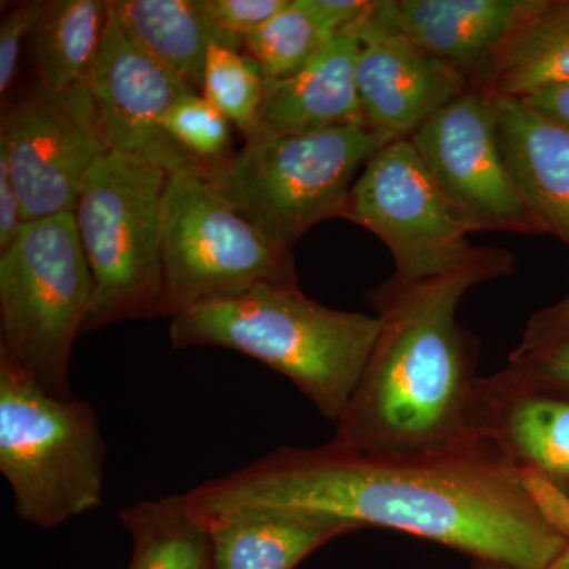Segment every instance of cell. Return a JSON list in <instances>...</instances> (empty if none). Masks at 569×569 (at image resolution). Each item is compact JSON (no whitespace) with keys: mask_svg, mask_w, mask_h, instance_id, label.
Here are the masks:
<instances>
[{"mask_svg":"<svg viewBox=\"0 0 569 569\" xmlns=\"http://www.w3.org/2000/svg\"><path fill=\"white\" fill-rule=\"evenodd\" d=\"M204 529L241 512H280L413 535L511 569H548L569 542L518 471L477 437L425 452L283 447L187 492Z\"/></svg>","mask_w":569,"mask_h":569,"instance_id":"cell-1","label":"cell"},{"mask_svg":"<svg viewBox=\"0 0 569 569\" xmlns=\"http://www.w3.org/2000/svg\"><path fill=\"white\" fill-rule=\"evenodd\" d=\"M516 258L475 247L463 263L432 279L392 276L367 295L380 335L331 443L365 452H425L477 440L471 429L478 342L458 321L463 296L512 274Z\"/></svg>","mask_w":569,"mask_h":569,"instance_id":"cell-2","label":"cell"},{"mask_svg":"<svg viewBox=\"0 0 569 569\" xmlns=\"http://www.w3.org/2000/svg\"><path fill=\"white\" fill-rule=\"evenodd\" d=\"M380 318L331 309L298 283L261 284L233 301L171 318L173 348L222 347L271 367L339 421L380 335Z\"/></svg>","mask_w":569,"mask_h":569,"instance_id":"cell-3","label":"cell"},{"mask_svg":"<svg viewBox=\"0 0 569 569\" xmlns=\"http://www.w3.org/2000/svg\"><path fill=\"white\" fill-rule=\"evenodd\" d=\"M366 122L302 134H257L204 179L284 250L318 223L342 217L359 171L383 146Z\"/></svg>","mask_w":569,"mask_h":569,"instance_id":"cell-4","label":"cell"},{"mask_svg":"<svg viewBox=\"0 0 569 569\" xmlns=\"http://www.w3.org/2000/svg\"><path fill=\"white\" fill-rule=\"evenodd\" d=\"M74 213L22 224L0 252V365L58 399H74L70 359L92 301Z\"/></svg>","mask_w":569,"mask_h":569,"instance_id":"cell-5","label":"cell"},{"mask_svg":"<svg viewBox=\"0 0 569 569\" xmlns=\"http://www.w3.org/2000/svg\"><path fill=\"white\" fill-rule=\"evenodd\" d=\"M168 173L110 151L86 176L74 220L93 291L84 332L164 317L162 208Z\"/></svg>","mask_w":569,"mask_h":569,"instance_id":"cell-6","label":"cell"},{"mask_svg":"<svg viewBox=\"0 0 569 569\" xmlns=\"http://www.w3.org/2000/svg\"><path fill=\"white\" fill-rule=\"evenodd\" d=\"M104 459L91 403L47 395L0 365V471L18 518L54 529L99 507Z\"/></svg>","mask_w":569,"mask_h":569,"instance_id":"cell-7","label":"cell"},{"mask_svg":"<svg viewBox=\"0 0 569 569\" xmlns=\"http://www.w3.org/2000/svg\"><path fill=\"white\" fill-rule=\"evenodd\" d=\"M164 317L298 283L295 258L193 171L168 174L162 208Z\"/></svg>","mask_w":569,"mask_h":569,"instance_id":"cell-8","label":"cell"},{"mask_svg":"<svg viewBox=\"0 0 569 569\" xmlns=\"http://www.w3.org/2000/svg\"><path fill=\"white\" fill-rule=\"evenodd\" d=\"M408 140L468 233L542 234L509 173L490 89L471 84Z\"/></svg>","mask_w":569,"mask_h":569,"instance_id":"cell-9","label":"cell"},{"mask_svg":"<svg viewBox=\"0 0 569 569\" xmlns=\"http://www.w3.org/2000/svg\"><path fill=\"white\" fill-rule=\"evenodd\" d=\"M342 219L378 236L395 276L410 282L445 274L475 250L410 140L388 142L367 162Z\"/></svg>","mask_w":569,"mask_h":569,"instance_id":"cell-10","label":"cell"},{"mask_svg":"<svg viewBox=\"0 0 569 569\" xmlns=\"http://www.w3.org/2000/svg\"><path fill=\"white\" fill-rule=\"evenodd\" d=\"M0 152L9 160L24 223L74 213L86 176L110 152L88 80L62 92L40 86L7 111Z\"/></svg>","mask_w":569,"mask_h":569,"instance_id":"cell-11","label":"cell"},{"mask_svg":"<svg viewBox=\"0 0 569 569\" xmlns=\"http://www.w3.org/2000/svg\"><path fill=\"white\" fill-rule=\"evenodd\" d=\"M86 80L110 151L168 174L193 171L204 178L208 168L183 152L162 126L171 104L192 89L127 36L110 2L102 41Z\"/></svg>","mask_w":569,"mask_h":569,"instance_id":"cell-12","label":"cell"},{"mask_svg":"<svg viewBox=\"0 0 569 569\" xmlns=\"http://www.w3.org/2000/svg\"><path fill=\"white\" fill-rule=\"evenodd\" d=\"M356 84L367 126L387 144L408 140L471 86L451 63L373 13L359 31Z\"/></svg>","mask_w":569,"mask_h":569,"instance_id":"cell-13","label":"cell"},{"mask_svg":"<svg viewBox=\"0 0 569 569\" xmlns=\"http://www.w3.org/2000/svg\"><path fill=\"white\" fill-rule=\"evenodd\" d=\"M471 429L526 482L569 497V395L515 370L479 377Z\"/></svg>","mask_w":569,"mask_h":569,"instance_id":"cell-14","label":"cell"},{"mask_svg":"<svg viewBox=\"0 0 569 569\" xmlns=\"http://www.w3.org/2000/svg\"><path fill=\"white\" fill-rule=\"evenodd\" d=\"M546 0H381L373 18L492 91L505 50Z\"/></svg>","mask_w":569,"mask_h":569,"instance_id":"cell-15","label":"cell"},{"mask_svg":"<svg viewBox=\"0 0 569 569\" xmlns=\"http://www.w3.org/2000/svg\"><path fill=\"white\" fill-rule=\"evenodd\" d=\"M497 122L509 173L542 234L556 236L569 249V127L500 96Z\"/></svg>","mask_w":569,"mask_h":569,"instance_id":"cell-16","label":"cell"},{"mask_svg":"<svg viewBox=\"0 0 569 569\" xmlns=\"http://www.w3.org/2000/svg\"><path fill=\"white\" fill-rule=\"evenodd\" d=\"M359 31L335 37L290 78L266 82L257 134L283 137L366 122L356 84Z\"/></svg>","mask_w":569,"mask_h":569,"instance_id":"cell-17","label":"cell"},{"mask_svg":"<svg viewBox=\"0 0 569 569\" xmlns=\"http://www.w3.org/2000/svg\"><path fill=\"white\" fill-rule=\"evenodd\" d=\"M208 531V569H296L328 542L358 530L280 512H241L217 520Z\"/></svg>","mask_w":569,"mask_h":569,"instance_id":"cell-18","label":"cell"},{"mask_svg":"<svg viewBox=\"0 0 569 569\" xmlns=\"http://www.w3.org/2000/svg\"><path fill=\"white\" fill-rule=\"evenodd\" d=\"M110 9L142 51L197 93L203 88L206 56L212 43L241 50L212 24L201 0H116Z\"/></svg>","mask_w":569,"mask_h":569,"instance_id":"cell-19","label":"cell"},{"mask_svg":"<svg viewBox=\"0 0 569 569\" xmlns=\"http://www.w3.org/2000/svg\"><path fill=\"white\" fill-rule=\"evenodd\" d=\"M107 20L108 2H47L28 41L41 88L62 92L88 78Z\"/></svg>","mask_w":569,"mask_h":569,"instance_id":"cell-20","label":"cell"},{"mask_svg":"<svg viewBox=\"0 0 569 569\" xmlns=\"http://www.w3.org/2000/svg\"><path fill=\"white\" fill-rule=\"evenodd\" d=\"M565 84H569V0H546L509 41L492 92L523 100Z\"/></svg>","mask_w":569,"mask_h":569,"instance_id":"cell-21","label":"cell"},{"mask_svg":"<svg viewBox=\"0 0 569 569\" xmlns=\"http://www.w3.org/2000/svg\"><path fill=\"white\" fill-rule=\"evenodd\" d=\"M132 538L127 569H208L211 538L187 493L141 501L119 515Z\"/></svg>","mask_w":569,"mask_h":569,"instance_id":"cell-22","label":"cell"},{"mask_svg":"<svg viewBox=\"0 0 569 569\" xmlns=\"http://www.w3.org/2000/svg\"><path fill=\"white\" fill-rule=\"evenodd\" d=\"M335 37L317 0H290L263 28L246 37L244 48L264 81L274 82L305 69Z\"/></svg>","mask_w":569,"mask_h":569,"instance_id":"cell-23","label":"cell"},{"mask_svg":"<svg viewBox=\"0 0 569 569\" xmlns=\"http://www.w3.org/2000/svg\"><path fill=\"white\" fill-rule=\"evenodd\" d=\"M266 81L260 67L233 48L212 43L206 56L201 96L234 123L247 140L257 137Z\"/></svg>","mask_w":569,"mask_h":569,"instance_id":"cell-24","label":"cell"},{"mask_svg":"<svg viewBox=\"0 0 569 569\" xmlns=\"http://www.w3.org/2000/svg\"><path fill=\"white\" fill-rule=\"evenodd\" d=\"M230 123L197 92L179 97L162 121L168 137L208 170L230 157Z\"/></svg>","mask_w":569,"mask_h":569,"instance_id":"cell-25","label":"cell"},{"mask_svg":"<svg viewBox=\"0 0 569 569\" xmlns=\"http://www.w3.org/2000/svg\"><path fill=\"white\" fill-rule=\"evenodd\" d=\"M290 0H201L204 13L212 24L236 47H244L250 33L263 28Z\"/></svg>","mask_w":569,"mask_h":569,"instance_id":"cell-26","label":"cell"},{"mask_svg":"<svg viewBox=\"0 0 569 569\" xmlns=\"http://www.w3.org/2000/svg\"><path fill=\"white\" fill-rule=\"evenodd\" d=\"M47 9V2H24L11 9L0 26V92L7 93L17 77L21 48Z\"/></svg>","mask_w":569,"mask_h":569,"instance_id":"cell-27","label":"cell"},{"mask_svg":"<svg viewBox=\"0 0 569 569\" xmlns=\"http://www.w3.org/2000/svg\"><path fill=\"white\" fill-rule=\"evenodd\" d=\"M508 367L535 383L569 395V339L531 353H511Z\"/></svg>","mask_w":569,"mask_h":569,"instance_id":"cell-28","label":"cell"},{"mask_svg":"<svg viewBox=\"0 0 569 569\" xmlns=\"http://www.w3.org/2000/svg\"><path fill=\"white\" fill-rule=\"evenodd\" d=\"M569 339V295L556 306L530 318L522 340L512 355H526Z\"/></svg>","mask_w":569,"mask_h":569,"instance_id":"cell-29","label":"cell"},{"mask_svg":"<svg viewBox=\"0 0 569 569\" xmlns=\"http://www.w3.org/2000/svg\"><path fill=\"white\" fill-rule=\"evenodd\" d=\"M22 224L20 194L11 178L9 160L0 152V252L17 241Z\"/></svg>","mask_w":569,"mask_h":569,"instance_id":"cell-30","label":"cell"},{"mask_svg":"<svg viewBox=\"0 0 569 569\" xmlns=\"http://www.w3.org/2000/svg\"><path fill=\"white\" fill-rule=\"evenodd\" d=\"M522 102L553 121L569 127V84L535 93V96L523 99Z\"/></svg>","mask_w":569,"mask_h":569,"instance_id":"cell-31","label":"cell"},{"mask_svg":"<svg viewBox=\"0 0 569 569\" xmlns=\"http://www.w3.org/2000/svg\"><path fill=\"white\" fill-rule=\"evenodd\" d=\"M548 569H569V546Z\"/></svg>","mask_w":569,"mask_h":569,"instance_id":"cell-32","label":"cell"},{"mask_svg":"<svg viewBox=\"0 0 569 569\" xmlns=\"http://www.w3.org/2000/svg\"><path fill=\"white\" fill-rule=\"evenodd\" d=\"M473 569H511L503 565L490 563V561H473Z\"/></svg>","mask_w":569,"mask_h":569,"instance_id":"cell-33","label":"cell"}]
</instances>
